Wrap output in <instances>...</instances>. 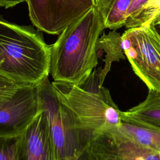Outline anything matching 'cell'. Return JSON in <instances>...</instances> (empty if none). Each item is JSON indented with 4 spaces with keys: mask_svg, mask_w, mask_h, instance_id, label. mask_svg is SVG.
Returning a JSON list of instances; mask_svg holds the SVG:
<instances>
[{
    "mask_svg": "<svg viewBox=\"0 0 160 160\" xmlns=\"http://www.w3.org/2000/svg\"><path fill=\"white\" fill-rule=\"evenodd\" d=\"M0 74L22 85H37L50 73V46L31 26L0 19Z\"/></svg>",
    "mask_w": 160,
    "mask_h": 160,
    "instance_id": "3957f363",
    "label": "cell"
},
{
    "mask_svg": "<svg viewBox=\"0 0 160 160\" xmlns=\"http://www.w3.org/2000/svg\"><path fill=\"white\" fill-rule=\"evenodd\" d=\"M104 0H95V2H96V6H99Z\"/></svg>",
    "mask_w": 160,
    "mask_h": 160,
    "instance_id": "7402d4cb",
    "label": "cell"
},
{
    "mask_svg": "<svg viewBox=\"0 0 160 160\" xmlns=\"http://www.w3.org/2000/svg\"><path fill=\"white\" fill-rule=\"evenodd\" d=\"M99 70L94 69L79 84L51 82L59 101L71 116L83 148L95 136L121 122V111L112 100L109 91L99 86Z\"/></svg>",
    "mask_w": 160,
    "mask_h": 160,
    "instance_id": "7a4b0ae2",
    "label": "cell"
},
{
    "mask_svg": "<svg viewBox=\"0 0 160 160\" xmlns=\"http://www.w3.org/2000/svg\"><path fill=\"white\" fill-rule=\"evenodd\" d=\"M121 36L116 30H113L108 34H103L98 40L96 45L97 51H102L105 53L104 64L102 68H100L99 73V86H102L105 78L111 69L112 62L125 59L121 46Z\"/></svg>",
    "mask_w": 160,
    "mask_h": 160,
    "instance_id": "8fae6325",
    "label": "cell"
},
{
    "mask_svg": "<svg viewBox=\"0 0 160 160\" xmlns=\"http://www.w3.org/2000/svg\"><path fill=\"white\" fill-rule=\"evenodd\" d=\"M122 122L160 131V91L149 89L142 102L121 112Z\"/></svg>",
    "mask_w": 160,
    "mask_h": 160,
    "instance_id": "30bf717a",
    "label": "cell"
},
{
    "mask_svg": "<svg viewBox=\"0 0 160 160\" xmlns=\"http://www.w3.org/2000/svg\"><path fill=\"white\" fill-rule=\"evenodd\" d=\"M132 0H104L97 6L105 28L112 30L125 26L126 14Z\"/></svg>",
    "mask_w": 160,
    "mask_h": 160,
    "instance_id": "7c38bea8",
    "label": "cell"
},
{
    "mask_svg": "<svg viewBox=\"0 0 160 160\" xmlns=\"http://www.w3.org/2000/svg\"><path fill=\"white\" fill-rule=\"evenodd\" d=\"M26 0H0V6L5 8L13 7Z\"/></svg>",
    "mask_w": 160,
    "mask_h": 160,
    "instance_id": "ac0fdd59",
    "label": "cell"
},
{
    "mask_svg": "<svg viewBox=\"0 0 160 160\" xmlns=\"http://www.w3.org/2000/svg\"><path fill=\"white\" fill-rule=\"evenodd\" d=\"M121 46L136 75L148 89L160 91V39L150 26L129 28Z\"/></svg>",
    "mask_w": 160,
    "mask_h": 160,
    "instance_id": "277c9868",
    "label": "cell"
},
{
    "mask_svg": "<svg viewBox=\"0 0 160 160\" xmlns=\"http://www.w3.org/2000/svg\"><path fill=\"white\" fill-rule=\"evenodd\" d=\"M19 160H59L45 114L41 109L19 138Z\"/></svg>",
    "mask_w": 160,
    "mask_h": 160,
    "instance_id": "9c48e42d",
    "label": "cell"
},
{
    "mask_svg": "<svg viewBox=\"0 0 160 160\" xmlns=\"http://www.w3.org/2000/svg\"><path fill=\"white\" fill-rule=\"evenodd\" d=\"M105 29L95 6L67 26L50 46V74L54 81L79 84L98 64V40Z\"/></svg>",
    "mask_w": 160,
    "mask_h": 160,
    "instance_id": "6da1fadb",
    "label": "cell"
},
{
    "mask_svg": "<svg viewBox=\"0 0 160 160\" xmlns=\"http://www.w3.org/2000/svg\"><path fill=\"white\" fill-rule=\"evenodd\" d=\"M96 160H160L156 151L111 126L95 136L84 147Z\"/></svg>",
    "mask_w": 160,
    "mask_h": 160,
    "instance_id": "52a82bcc",
    "label": "cell"
},
{
    "mask_svg": "<svg viewBox=\"0 0 160 160\" xmlns=\"http://www.w3.org/2000/svg\"><path fill=\"white\" fill-rule=\"evenodd\" d=\"M19 138L0 136V160H19Z\"/></svg>",
    "mask_w": 160,
    "mask_h": 160,
    "instance_id": "9a60e30c",
    "label": "cell"
},
{
    "mask_svg": "<svg viewBox=\"0 0 160 160\" xmlns=\"http://www.w3.org/2000/svg\"><path fill=\"white\" fill-rule=\"evenodd\" d=\"M148 0H132L126 14L125 27L128 29Z\"/></svg>",
    "mask_w": 160,
    "mask_h": 160,
    "instance_id": "e0dca14e",
    "label": "cell"
},
{
    "mask_svg": "<svg viewBox=\"0 0 160 160\" xmlns=\"http://www.w3.org/2000/svg\"><path fill=\"white\" fill-rule=\"evenodd\" d=\"M40 109L48 121L59 160H66L83 150L78 132L64 106L59 101L48 77L37 84Z\"/></svg>",
    "mask_w": 160,
    "mask_h": 160,
    "instance_id": "5b68a950",
    "label": "cell"
},
{
    "mask_svg": "<svg viewBox=\"0 0 160 160\" xmlns=\"http://www.w3.org/2000/svg\"><path fill=\"white\" fill-rule=\"evenodd\" d=\"M78 160H96L94 158L86 149L84 148L83 150L79 154Z\"/></svg>",
    "mask_w": 160,
    "mask_h": 160,
    "instance_id": "ffe728a7",
    "label": "cell"
},
{
    "mask_svg": "<svg viewBox=\"0 0 160 160\" xmlns=\"http://www.w3.org/2000/svg\"><path fill=\"white\" fill-rule=\"evenodd\" d=\"M24 86L28 85L18 84L0 74V108Z\"/></svg>",
    "mask_w": 160,
    "mask_h": 160,
    "instance_id": "2e32d148",
    "label": "cell"
},
{
    "mask_svg": "<svg viewBox=\"0 0 160 160\" xmlns=\"http://www.w3.org/2000/svg\"><path fill=\"white\" fill-rule=\"evenodd\" d=\"M40 110L37 85L22 87L0 108V136H19Z\"/></svg>",
    "mask_w": 160,
    "mask_h": 160,
    "instance_id": "ba28073f",
    "label": "cell"
},
{
    "mask_svg": "<svg viewBox=\"0 0 160 160\" xmlns=\"http://www.w3.org/2000/svg\"><path fill=\"white\" fill-rule=\"evenodd\" d=\"M160 15V0H148L131 23L130 28L148 26L152 20Z\"/></svg>",
    "mask_w": 160,
    "mask_h": 160,
    "instance_id": "5bb4252c",
    "label": "cell"
},
{
    "mask_svg": "<svg viewBox=\"0 0 160 160\" xmlns=\"http://www.w3.org/2000/svg\"><path fill=\"white\" fill-rule=\"evenodd\" d=\"M2 60V51H1V48H0V62Z\"/></svg>",
    "mask_w": 160,
    "mask_h": 160,
    "instance_id": "603a6c76",
    "label": "cell"
},
{
    "mask_svg": "<svg viewBox=\"0 0 160 160\" xmlns=\"http://www.w3.org/2000/svg\"><path fill=\"white\" fill-rule=\"evenodd\" d=\"M125 135L160 155V131L122 122L118 126Z\"/></svg>",
    "mask_w": 160,
    "mask_h": 160,
    "instance_id": "4fadbf2b",
    "label": "cell"
},
{
    "mask_svg": "<svg viewBox=\"0 0 160 160\" xmlns=\"http://www.w3.org/2000/svg\"><path fill=\"white\" fill-rule=\"evenodd\" d=\"M32 23L51 34L67 26L96 6L95 0H26Z\"/></svg>",
    "mask_w": 160,
    "mask_h": 160,
    "instance_id": "8992f818",
    "label": "cell"
},
{
    "mask_svg": "<svg viewBox=\"0 0 160 160\" xmlns=\"http://www.w3.org/2000/svg\"><path fill=\"white\" fill-rule=\"evenodd\" d=\"M148 26H150L156 31L160 39V15L154 18Z\"/></svg>",
    "mask_w": 160,
    "mask_h": 160,
    "instance_id": "d6986e66",
    "label": "cell"
},
{
    "mask_svg": "<svg viewBox=\"0 0 160 160\" xmlns=\"http://www.w3.org/2000/svg\"><path fill=\"white\" fill-rule=\"evenodd\" d=\"M79 154H80V153L76 154L74 155L73 156H72V157L68 158V159H66V160H78V156H79Z\"/></svg>",
    "mask_w": 160,
    "mask_h": 160,
    "instance_id": "44dd1931",
    "label": "cell"
}]
</instances>
